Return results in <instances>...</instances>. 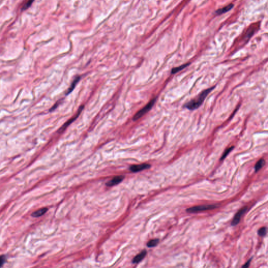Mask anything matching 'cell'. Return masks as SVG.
<instances>
[{
	"label": "cell",
	"mask_w": 268,
	"mask_h": 268,
	"mask_svg": "<svg viewBox=\"0 0 268 268\" xmlns=\"http://www.w3.org/2000/svg\"><path fill=\"white\" fill-rule=\"evenodd\" d=\"M214 88V87H212V88L204 90L199 95H198L197 97L194 98V99H192L188 102V103H186V104L184 105V107L187 108L191 111L195 110L197 108H199L200 106L202 104V103L204 101L206 97H207L208 94L210 92H211L212 91Z\"/></svg>",
	"instance_id": "1"
},
{
	"label": "cell",
	"mask_w": 268,
	"mask_h": 268,
	"mask_svg": "<svg viewBox=\"0 0 268 268\" xmlns=\"http://www.w3.org/2000/svg\"><path fill=\"white\" fill-rule=\"evenodd\" d=\"M156 100H157L156 98H154V99L150 101L145 106H144L142 109H141L137 113L134 115L133 120H139L141 117H143V116L145 114H146L153 107V106L154 105Z\"/></svg>",
	"instance_id": "2"
},
{
	"label": "cell",
	"mask_w": 268,
	"mask_h": 268,
	"mask_svg": "<svg viewBox=\"0 0 268 268\" xmlns=\"http://www.w3.org/2000/svg\"><path fill=\"white\" fill-rule=\"evenodd\" d=\"M218 206L216 204L212 205H203L196 206L187 208L186 211L188 213H196L204 211L207 210H211L216 208Z\"/></svg>",
	"instance_id": "3"
},
{
	"label": "cell",
	"mask_w": 268,
	"mask_h": 268,
	"mask_svg": "<svg viewBox=\"0 0 268 268\" xmlns=\"http://www.w3.org/2000/svg\"><path fill=\"white\" fill-rule=\"evenodd\" d=\"M83 108H84V106H81L80 107H79V108L78 111L77 113L76 114V115L74 116L73 117H72L71 118H70V120H68L66 123H65V124L59 129V131H59V133H62V132H63V131H64L68 127V126L70 125L72 122H73V121H74L78 117H79V115L81 114V113L82 111Z\"/></svg>",
	"instance_id": "4"
},
{
	"label": "cell",
	"mask_w": 268,
	"mask_h": 268,
	"mask_svg": "<svg viewBox=\"0 0 268 268\" xmlns=\"http://www.w3.org/2000/svg\"><path fill=\"white\" fill-rule=\"evenodd\" d=\"M247 210H248V207L247 206L240 209L239 211L235 215V216H234V219H233L232 222H231V226H235L238 225L239 224V222L240 220V219H241L242 215L245 214L246 212L247 211Z\"/></svg>",
	"instance_id": "5"
},
{
	"label": "cell",
	"mask_w": 268,
	"mask_h": 268,
	"mask_svg": "<svg viewBox=\"0 0 268 268\" xmlns=\"http://www.w3.org/2000/svg\"><path fill=\"white\" fill-rule=\"evenodd\" d=\"M151 165L147 163H143L138 165H132L129 167V170L133 172H138L150 168Z\"/></svg>",
	"instance_id": "6"
},
{
	"label": "cell",
	"mask_w": 268,
	"mask_h": 268,
	"mask_svg": "<svg viewBox=\"0 0 268 268\" xmlns=\"http://www.w3.org/2000/svg\"><path fill=\"white\" fill-rule=\"evenodd\" d=\"M125 178V177L123 175H120V176H116L114 177L113 179H112L111 181H108V182L106 183V185L108 186H112L117 185L121 182L123 179Z\"/></svg>",
	"instance_id": "7"
},
{
	"label": "cell",
	"mask_w": 268,
	"mask_h": 268,
	"mask_svg": "<svg viewBox=\"0 0 268 268\" xmlns=\"http://www.w3.org/2000/svg\"><path fill=\"white\" fill-rule=\"evenodd\" d=\"M146 254H147V251L146 250H144L134 258L133 260V263H140L145 257Z\"/></svg>",
	"instance_id": "8"
},
{
	"label": "cell",
	"mask_w": 268,
	"mask_h": 268,
	"mask_svg": "<svg viewBox=\"0 0 268 268\" xmlns=\"http://www.w3.org/2000/svg\"><path fill=\"white\" fill-rule=\"evenodd\" d=\"M80 77H79V76H77V77H76L74 78L73 82H72L71 86L67 90V91L66 92V95H68V94L71 93L73 91V90H74L77 84L80 81Z\"/></svg>",
	"instance_id": "9"
},
{
	"label": "cell",
	"mask_w": 268,
	"mask_h": 268,
	"mask_svg": "<svg viewBox=\"0 0 268 268\" xmlns=\"http://www.w3.org/2000/svg\"><path fill=\"white\" fill-rule=\"evenodd\" d=\"M233 7H234V5L233 4H230L226 6L223 7L222 9H219V10H217L215 12V13L217 15L222 14L225 13L226 12L230 11Z\"/></svg>",
	"instance_id": "10"
},
{
	"label": "cell",
	"mask_w": 268,
	"mask_h": 268,
	"mask_svg": "<svg viewBox=\"0 0 268 268\" xmlns=\"http://www.w3.org/2000/svg\"><path fill=\"white\" fill-rule=\"evenodd\" d=\"M48 211V208L44 207V208H40L39 210L34 212L31 214V216L34 217H39L44 215Z\"/></svg>",
	"instance_id": "11"
},
{
	"label": "cell",
	"mask_w": 268,
	"mask_h": 268,
	"mask_svg": "<svg viewBox=\"0 0 268 268\" xmlns=\"http://www.w3.org/2000/svg\"><path fill=\"white\" fill-rule=\"evenodd\" d=\"M265 161L263 159H260L258 162H257L256 165L254 166V170L255 172H257L258 171H259L261 169L263 168L264 165H265Z\"/></svg>",
	"instance_id": "12"
},
{
	"label": "cell",
	"mask_w": 268,
	"mask_h": 268,
	"mask_svg": "<svg viewBox=\"0 0 268 268\" xmlns=\"http://www.w3.org/2000/svg\"><path fill=\"white\" fill-rule=\"evenodd\" d=\"M189 65H190V63H186V64H184L182 66H179L178 67H175V68L172 69V70H171V74L177 73V72L180 71L182 70L183 69L186 68V67H187Z\"/></svg>",
	"instance_id": "13"
},
{
	"label": "cell",
	"mask_w": 268,
	"mask_h": 268,
	"mask_svg": "<svg viewBox=\"0 0 268 268\" xmlns=\"http://www.w3.org/2000/svg\"><path fill=\"white\" fill-rule=\"evenodd\" d=\"M159 242V240L158 239L151 240H150L148 242L147 246L148 247H149V248L154 247L158 244Z\"/></svg>",
	"instance_id": "14"
},
{
	"label": "cell",
	"mask_w": 268,
	"mask_h": 268,
	"mask_svg": "<svg viewBox=\"0 0 268 268\" xmlns=\"http://www.w3.org/2000/svg\"><path fill=\"white\" fill-rule=\"evenodd\" d=\"M234 148V146H232L231 147H229V148H228V149H227L225 151H224V154H222V157L220 158V160H221V161L224 160V159L227 156V155L233 150V149Z\"/></svg>",
	"instance_id": "15"
},
{
	"label": "cell",
	"mask_w": 268,
	"mask_h": 268,
	"mask_svg": "<svg viewBox=\"0 0 268 268\" xmlns=\"http://www.w3.org/2000/svg\"><path fill=\"white\" fill-rule=\"evenodd\" d=\"M267 233V228L266 227H263L260 228L258 231V234L260 236H261V237L265 236Z\"/></svg>",
	"instance_id": "16"
},
{
	"label": "cell",
	"mask_w": 268,
	"mask_h": 268,
	"mask_svg": "<svg viewBox=\"0 0 268 268\" xmlns=\"http://www.w3.org/2000/svg\"><path fill=\"white\" fill-rule=\"evenodd\" d=\"M6 261V257L4 255L0 256V267H1L4 264Z\"/></svg>",
	"instance_id": "17"
},
{
	"label": "cell",
	"mask_w": 268,
	"mask_h": 268,
	"mask_svg": "<svg viewBox=\"0 0 268 268\" xmlns=\"http://www.w3.org/2000/svg\"><path fill=\"white\" fill-rule=\"evenodd\" d=\"M34 0H29V1L27 2V3H26L24 7H23V9L24 10H25V9H27L28 7H29L31 5V4L33 3Z\"/></svg>",
	"instance_id": "18"
},
{
	"label": "cell",
	"mask_w": 268,
	"mask_h": 268,
	"mask_svg": "<svg viewBox=\"0 0 268 268\" xmlns=\"http://www.w3.org/2000/svg\"><path fill=\"white\" fill-rule=\"evenodd\" d=\"M251 260H252V258H250V259L244 265H242V268H248V267H249V265H250V262L251 261Z\"/></svg>",
	"instance_id": "19"
}]
</instances>
